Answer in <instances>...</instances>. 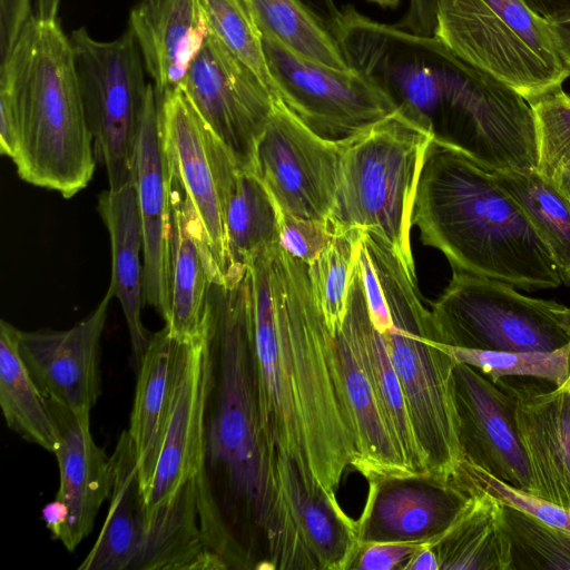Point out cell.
Returning a JSON list of instances; mask_svg holds the SVG:
<instances>
[{
	"mask_svg": "<svg viewBox=\"0 0 570 570\" xmlns=\"http://www.w3.org/2000/svg\"><path fill=\"white\" fill-rule=\"evenodd\" d=\"M165 147L194 205L225 284L228 259L222 209L206 144V124L177 88L159 99Z\"/></svg>",
	"mask_w": 570,
	"mask_h": 570,
	"instance_id": "obj_23",
	"label": "cell"
},
{
	"mask_svg": "<svg viewBox=\"0 0 570 570\" xmlns=\"http://www.w3.org/2000/svg\"><path fill=\"white\" fill-rule=\"evenodd\" d=\"M518 203L570 284V202L537 168L491 171Z\"/></svg>",
	"mask_w": 570,
	"mask_h": 570,
	"instance_id": "obj_32",
	"label": "cell"
},
{
	"mask_svg": "<svg viewBox=\"0 0 570 570\" xmlns=\"http://www.w3.org/2000/svg\"><path fill=\"white\" fill-rule=\"evenodd\" d=\"M428 543H431L433 547L434 541L358 542L348 570H400L417 549Z\"/></svg>",
	"mask_w": 570,
	"mask_h": 570,
	"instance_id": "obj_42",
	"label": "cell"
},
{
	"mask_svg": "<svg viewBox=\"0 0 570 570\" xmlns=\"http://www.w3.org/2000/svg\"><path fill=\"white\" fill-rule=\"evenodd\" d=\"M180 338L165 325L151 334L137 372L128 434L137 454L142 499L155 472L157 453L168 415L177 371Z\"/></svg>",
	"mask_w": 570,
	"mask_h": 570,
	"instance_id": "obj_28",
	"label": "cell"
},
{
	"mask_svg": "<svg viewBox=\"0 0 570 570\" xmlns=\"http://www.w3.org/2000/svg\"><path fill=\"white\" fill-rule=\"evenodd\" d=\"M212 366L204 323L199 334L180 338L170 406L149 492L144 500V520L168 504L188 481L200 473Z\"/></svg>",
	"mask_w": 570,
	"mask_h": 570,
	"instance_id": "obj_14",
	"label": "cell"
},
{
	"mask_svg": "<svg viewBox=\"0 0 570 570\" xmlns=\"http://www.w3.org/2000/svg\"><path fill=\"white\" fill-rule=\"evenodd\" d=\"M0 153L22 180L65 198L94 176V137L70 39L57 19L32 13L1 58Z\"/></svg>",
	"mask_w": 570,
	"mask_h": 570,
	"instance_id": "obj_4",
	"label": "cell"
},
{
	"mask_svg": "<svg viewBox=\"0 0 570 570\" xmlns=\"http://www.w3.org/2000/svg\"><path fill=\"white\" fill-rule=\"evenodd\" d=\"M454 390L463 459L509 485L532 493L531 472L508 393L463 363L454 366Z\"/></svg>",
	"mask_w": 570,
	"mask_h": 570,
	"instance_id": "obj_16",
	"label": "cell"
},
{
	"mask_svg": "<svg viewBox=\"0 0 570 570\" xmlns=\"http://www.w3.org/2000/svg\"><path fill=\"white\" fill-rule=\"evenodd\" d=\"M503 514L511 570H570V532L507 504Z\"/></svg>",
	"mask_w": 570,
	"mask_h": 570,
	"instance_id": "obj_36",
	"label": "cell"
},
{
	"mask_svg": "<svg viewBox=\"0 0 570 570\" xmlns=\"http://www.w3.org/2000/svg\"><path fill=\"white\" fill-rule=\"evenodd\" d=\"M134 181L144 237V295L166 322L169 315L170 168L159 99L149 83L138 135Z\"/></svg>",
	"mask_w": 570,
	"mask_h": 570,
	"instance_id": "obj_19",
	"label": "cell"
},
{
	"mask_svg": "<svg viewBox=\"0 0 570 570\" xmlns=\"http://www.w3.org/2000/svg\"><path fill=\"white\" fill-rule=\"evenodd\" d=\"M355 258L363 281L384 298L392 326L386 338L429 474L452 481L463 460L454 390L455 361L442 351L432 312L413 276L379 236L360 229ZM440 342V341H439Z\"/></svg>",
	"mask_w": 570,
	"mask_h": 570,
	"instance_id": "obj_6",
	"label": "cell"
},
{
	"mask_svg": "<svg viewBox=\"0 0 570 570\" xmlns=\"http://www.w3.org/2000/svg\"><path fill=\"white\" fill-rule=\"evenodd\" d=\"M510 396L532 494L570 510V393L546 381H495Z\"/></svg>",
	"mask_w": 570,
	"mask_h": 570,
	"instance_id": "obj_17",
	"label": "cell"
},
{
	"mask_svg": "<svg viewBox=\"0 0 570 570\" xmlns=\"http://www.w3.org/2000/svg\"><path fill=\"white\" fill-rule=\"evenodd\" d=\"M470 495L454 480L442 481L431 475L371 480L356 520L358 542L435 543L464 510Z\"/></svg>",
	"mask_w": 570,
	"mask_h": 570,
	"instance_id": "obj_18",
	"label": "cell"
},
{
	"mask_svg": "<svg viewBox=\"0 0 570 570\" xmlns=\"http://www.w3.org/2000/svg\"><path fill=\"white\" fill-rule=\"evenodd\" d=\"M98 212L109 232L111 247V279L109 287L118 298L129 332L131 365L137 374L149 345L150 334L142 324L144 237L135 181L99 195Z\"/></svg>",
	"mask_w": 570,
	"mask_h": 570,
	"instance_id": "obj_26",
	"label": "cell"
},
{
	"mask_svg": "<svg viewBox=\"0 0 570 570\" xmlns=\"http://www.w3.org/2000/svg\"><path fill=\"white\" fill-rule=\"evenodd\" d=\"M400 570H440L434 548L428 543L417 549Z\"/></svg>",
	"mask_w": 570,
	"mask_h": 570,
	"instance_id": "obj_47",
	"label": "cell"
},
{
	"mask_svg": "<svg viewBox=\"0 0 570 570\" xmlns=\"http://www.w3.org/2000/svg\"><path fill=\"white\" fill-rule=\"evenodd\" d=\"M252 366L279 530L307 498L336 494L357 456L333 333L308 265L275 245L249 266Z\"/></svg>",
	"mask_w": 570,
	"mask_h": 570,
	"instance_id": "obj_1",
	"label": "cell"
},
{
	"mask_svg": "<svg viewBox=\"0 0 570 570\" xmlns=\"http://www.w3.org/2000/svg\"><path fill=\"white\" fill-rule=\"evenodd\" d=\"M528 102L537 132V169L550 177L556 169L570 167V94L560 87Z\"/></svg>",
	"mask_w": 570,
	"mask_h": 570,
	"instance_id": "obj_39",
	"label": "cell"
},
{
	"mask_svg": "<svg viewBox=\"0 0 570 570\" xmlns=\"http://www.w3.org/2000/svg\"><path fill=\"white\" fill-rule=\"evenodd\" d=\"M209 30L271 90V79L249 0H199ZM276 99V98H275Z\"/></svg>",
	"mask_w": 570,
	"mask_h": 570,
	"instance_id": "obj_37",
	"label": "cell"
},
{
	"mask_svg": "<svg viewBox=\"0 0 570 570\" xmlns=\"http://www.w3.org/2000/svg\"><path fill=\"white\" fill-rule=\"evenodd\" d=\"M455 363L468 364L493 382L504 377H528L562 385L570 373V343L550 352H508L465 348L436 341Z\"/></svg>",
	"mask_w": 570,
	"mask_h": 570,
	"instance_id": "obj_35",
	"label": "cell"
},
{
	"mask_svg": "<svg viewBox=\"0 0 570 570\" xmlns=\"http://www.w3.org/2000/svg\"><path fill=\"white\" fill-rule=\"evenodd\" d=\"M263 37L293 53L337 70L352 69L325 23L301 0H249Z\"/></svg>",
	"mask_w": 570,
	"mask_h": 570,
	"instance_id": "obj_33",
	"label": "cell"
},
{
	"mask_svg": "<svg viewBox=\"0 0 570 570\" xmlns=\"http://www.w3.org/2000/svg\"><path fill=\"white\" fill-rule=\"evenodd\" d=\"M355 239L356 230L334 234L320 256L308 265L313 293L333 335L345 317Z\"/></svg>",
	"mask_w": 570,
	"mask_h": 570,
	"instance_id": "obj_38",
	"label": "cell"
},
{
	"mask_svg": "<svg viewBox=\"0 0 570 570\" xmlns=\"http://www.w3.org/2000/svg\"><path fill=\"white\" fill-rule=\"evenodd\" d=\"M440 0H410L409 9L396 26L421 37H433Z\"/></svg>",
	"mask_w": 570,
	"mask_h": 570,
	"instance_id": "obj_44",
	"label": "cell"
},
{
	"mask_svg": "<svg viewBox=\"0 0 570 570\" xmlns=\"http://www.w3.org/2000/svg\"><path fill=\"white\" fill-rule=\"evenodd\" d=\"M19 331L0 322V405L9 429L53 453L58 426L45 394L19 351Z\"/></svg>",
	"mask_w": 570,
	"mask_h": 570,
	"instance_id": "obj_31",
	"label": "cell"
},
{
	"mask_svg": "<svg viewBox=\"0 0 570 570\" xmlns=\"http://www.w3.org/2000/svg\"><path fill=\"white\" fill-rule=\"evenodd\" d=\"M32 13L30 0H0L1 57L10 50Z\"/></svg>",
	"mask_w": 570,
	"mask_h": 570,
	"instance_id": "obj_43",
	"label": "cell"
},
{
	"mask_svg": "<svg viewBox=\"0 0 570 570\" xmlns=\"http://www.w3.org/2000/svg\"><path fill=\"white\" fill-rule=\"evenodd\" d=\"M180 88L236 165L254 173L256 146L277 102L271 90L210 30Z\"/></svg>",
	"mask_w": 570,
	"mask_h": 570,
	"instance_id": "obj_12",
	"label": "cell"
},
{
	"mask_svg": "<svg viewBox=\"0 0 570 570\" xmlns=\"http://www.w3.org/2000/svg\"><path fill=\"white\" fill-rule=\"evenodd\" d=\"M558 387H560V389L567 391L568 393H570V373H569V376L566 380V382L562 385L558 386Z\"/></svg>",
	"mask_w": 570,
	"mask_h": 570,
	"instance_id": "obj_52",
	"label": "cell"
},
{
	"mask_svg": "<svg viewBox=\"0 0 570 570\" xmlns=\"http://www.w3.org/2000/svg\"><path fill=\"white\" fill-rule=\"evenodd\" d=\"M128 29L158 99L180 87L209 33L199 0H139L129 13Z\"/></svg>",
	"mask_w": 570,
	"mask_h": 570,
	"instance_id": "obj_24",
	"label": "cell"
},
{
	"mask_svg": "<svg viewBox=\"0 0 570 570\" xmlns=\"http://www.w3.org/2000/svg\"><path fill=\"white\" fill-rule=\"evenodd\" d=\"M461 487L470 492L469 502L433 544L440 570H511L504 504L483 490Z\"/></svg>",
	"mask_w": 570,
	"mask_h": 570,
	"instance_id": "obj_30",
	"label": "cell"
},
{
	"mask_svg": "<svg viewBox=\"0 0 570 570\" xmlns=\"http://www.w3.org/2000/svg\"><path fill=\"white\" fill-rule=\"evenodd\" d=\"M554 185L570 202V167H560L556 169L550 177Z\"/></svg>",
	"mask_w": 570,
	"mask_h": 570,
	"instance_id": "obj_50",
	"label": "cell"
},
{
	"mask_svg": "<svg viewBox=\"0 0 570 570\" xmlns=\"http://www.w3.org/2000/svg\"><path fill=\"white\" fill-rule=\"evenodd\" d=\"M42 519L50 530L52 538L58 540L68 517V509L61 501L55 499L42 509Z\"/></svg>",
	"mask_w": 570,
	"mask_h": 570,
	"instance_id": "obj_46",
	"label": "cell"
},
{
	"mask_svg": "<svg viewBox=\"0 0 570 570\" xmlns=\"http://www.w3.org/2000/svg\"><path fill=\"white\" fill-rule=\"evenodd\" d=\"M114 292L67 330L19 331V351L45 396L72 411H91L101 394L100 341Z\"/></svg>",
	"mask_w": 570,
	"mask_h": 570,
	"instance_id": "obj_15",
	"label": "cell"
},
{
	"mask_svg": "<svg viewBox=\"0 0 570 570\" xmlns=\"http://www.w3.org/2000/svg\"><path fill=\"white\" fill-rule=\"evenodd\" d=\"M333 236L328 222L297 219L278 213V245L307 265L314 263Z\"/></svg>",
	"mask_w": 570,
	"mask_h": 570,
	"instance_id": "obj_41",
	"label": "cell"
},
{
	"mask_svg": "<svg viewBox=\"0 0 570 570\" xmlns=\"http://www.w3.org/2000/svg\"><path fill=\"white\" fill-rule=\"evenodd\" d=\"M69 39L95 155L105 165L108 189L118 190L134 181L149 87L142 56L129 29L114 40L100 41L80 27Z\"/></svg>",
	"mask_w": 570,
	"mask_h": 570,
	"instance_id": "obj_10",
	"label": "cell"
},
{
	"mask_svg": "<svg viewBox=\"0 0 570 570\" xmlns=\"http://www.w3.org/2000/svg\"><path fill=\"white\" fill-rule=\"evenodd\" d=\"M556 48L570 69V14L548 19Z\"/></svg>",
	"mask_w": 570,
	"mask_h": 570,
	"instance_id": "obj_45",
	"label": "cell"
},
{
	"mask_svg": "<svg viewBox=\"0 0 570 570\" xmlns=\"http://www.w3.org/2000/svg\"><path fill=\"white\" fill-rule=\"evenodd\" d=\"M345 317L352 323L360 338L384 415L407 466L415 475H430L386 338L371 322L356 258L348 283Z\"/></svg>",
	"mask_w": 570,
	"mask_h": 570,
	"instance_id": "obj_29",
	"label": "cell"
},
{
	"mask_svg": "<svg viewBox=\"0 0 570 570\" xmlns=\"http://www.w3.org/2000/svg\"><path fill=\"white\" fill-rule=\"evenodd\" d=\"M48 402L58 426V442L53 451L59 468L56 499L68 509L58 540L73 551L91 533L96 515L109 498L110 456L94 441L90 411H72Z\"/></svg>",
	"mask_w": 570,
	"mask_h": 570,
	"instance_id": "obj_22",
	"label": "cell"
},
{
	"mask_svg": "<svg viewBox=\"0 0 570 570\" xmlns=\"http://www.w3.org/2000/svg\"><path fill=\"white\" fill-rule=\"evenodd\" d=\"M433 136L400 108L342 142L334 234L368 230L416 277L411 227L416 189Z\"/></svg>",
	"mask_w": 570,
	"mask_h": 570,
	"instance_id": "obj_7",
	"label": "cell"
},
{
	"mask_svg": "<svg viewBox=\"0 0 570 570\" xmlns=\"http://www.w3.org/2000/svg\"><path fill=\"white\" fill-rule=\"evenodd\" d=\"M368 2L375 3L381 8H396L401 3L402 0H367Z\"/></svg>",
	"mask_w": 570,
	"mask_h": 570,
	"instance_id": "obj_51",
	"label": "cell"
},
{
	"mask_svg": "<svg viewBox=\"0 0 570 570\" xmlns=\"http://www.w3.org/2000/svg\"><path fill=\"white\" fill-rule=\"evenodd\" d=\"M341 153V140L318 136L277 101L256 146L254 174L279 214L328 222Z\"/></svg>",
	"mask_w": 570,
	"mask_h": 570,
	"instance_id": "obj_13",
	"label": "cell"
},
{
	"mask_svg": "<svg viewBox=\"0 0 570 570\" xmlns=\"http://www.w3.org/2000/svg\"><path fill=\"white\" fill-rule=\"evenodd\" d=\"M527 6L546 19L570 14V0H523Z\"/></svg>",
	"mask_w": 570,
	"mask_h": 570,
	"instance_id": "obj_48",
	"label": "cell"
},
{
	"mask_svg": "<svg viewBox=\"0 0 570 570\" xmlns=\"http://www.w3.org/2000/svg\"><path fill=\"white\" fill-rule=\"evenodd\" d=\"M205 326L212 353L200 495L224 531L230 569L276 570L279 528L252 366L249 272L212 283Z\"/></svg>",
	"mask_w": 570,
	"mask_h": 570,
	"instance_id": "obj_2",
	"label": "cell"
},
{
	"mask_svg": "<svg viewBox=\"0 0 570 570\" xmlns=\"http://www.w3.org/2000/svg\"><path fill=\"white\" fill-rule=\"evenodd\" d=\"M453 480L465 487L483 490L502 503L527 512L542 522L570 532V510L513 488L480 466L463 459Z\"/></svg>",
	"mask_w": 570,
	"mask_h": 570,
	"instance_id": "obj_40",
	"label": "cell"
},
{
	"mask_svg": "<svg viewBox=\"0 0 570 570\" xmlns=\"http://www.w3.org/2000/svg\"><path fill=\"white\" fill-rule=\"evenodd\" d=\"M206 144L226 237L228 271L224 285H235L258 254L278 245V210L261 179L236 165L207 125Z\"/></svg>",
	"mask_w": 570,
	"mask_h": 570,
	"instance_id": "obj_21",
	"label": "cell"
},
{
	"mask_svg": "<svg viewBox=\"0 0 570 570\" xmlns=\"http://www.w3.org/2000/svg\"><path fill=\"white\" fill-rule=\"evenodd\" d=\"M434 36L527 101L562 87L570 77L548 19L523 0H440Z\"/></svg>",
	"mask_w": 570,
	"mask_h": 570,
	"instance_id": "obj_8",
	"label": "cell"
},
{
	"mask_svg": "<svg viewBox=\"0 0 570 570\" xmlns=\"http://www.w3.org/2000/svg\"><path fill=\"white\" fill-rule=\"evenodd\" d=\"M109 510L102 529L80 570L135 569L144 541V499L138 462L128 431L118 438L110 456Z\"/></svg>",
	"mask_w": 570,
	"mask_h": 570,
	"instance_id": "obj_27",
	"label": "cell"
},
{
	"mask_svg": "<svg viewBox=\"0 0 570 570\" xmlns=\"http://www.w3.org/2000/svg\"><path fill=\"white\" fill-rule=\"evenodd\" d=\"M351 62L434 141L490 171L537 168L529 102L461 60L436 36L374 22L356 41Z\"/></svg>",
	"mask_w": 570,
	"mask_h": 570,
	"instance_id": "obj_3",
	"label": "cell"
},
{
	"mask_svg": "<svg viewBox=\"0 0 570 570\" xmlns=\"http://www.w3.org/2000/svg\"><path fill=\"white\" fill-rule=\"evenodd\" d=\"M334 337L357 442L352 468L367 482L415 475L390 429L360 338L346 317Z\"/></svg>",
	"mask_w": 570,
	"mask_h": 570,
	"instance_id": "obj_25",
	"label": "cell"
},
{
	"mask_svg": "<svg viewBox=\"0 0 570 570\" xmlns=\"http://www.w3.org/2000/svg\"><path fill=\"white\" fill-rule=\"evenodd\" d=\"M167 156L170 168L169 315L165 325L176 337L189 338L203 331L212 283L224 282L194 205Z\"/></svg>",
	"mask_w": 570,
	"mask_h": 570,
	"instance_id": "obj_20",
	"label": "cell"
},
{
	"mask_svg": "<svg viewBox=\"0 0 570 570\" xmlns=\"http://www.w3.org/2000/svg\"><path fill=\"white\" fill-rule=\"evenodd\" d=\"M304 2L325 26L330 29L336 22L341 9H338L334 0H301Z\"/></svg>",
	"mask_w": 570,
	"mask_h": 570,
	"instance_id": "obj_49",
	"label": "cell"
},
{
	"mask_svg": "<svg viewBox=\"0 0 570 570\" xmlns=\"http://www.w3.org/2000/svg\"><path fill=\"white\" fill-rule=\"evenodd\" d=\"M412 225L453 269L524 289L564 284L527 215L492 173L434 140L421 170Z\"/></svg>",
	"mask_w": 570,
	"mask_h": 570,
	"instance_id": "obj_5",
	"label": "cell"
},
{
	"mask_svg": "<svg viewBox=\"0 0 570 570\" xmlns=\"http://www.w3.org/2000/svg\"><path fill=\"white\" fill-rule=\"evenodd\" d=\"M431 312L439 341L449 345L550 352L570 343V307L462 271L453 269Z\"/></svg>",
	"mask_w": 570,
	"mask_h": 570,
	"instance_id": "obj_9",
	"label": "cell"
},
{
	"mask_svg": "<svg viewBox=\"0 0 570 570\" xmlns=\"http://www.w3.org/2000/svg\"><path fill=\"white\" fill-rule=\"evenodd\" d=\"M302 529L317 570H348L358 546L357 524L341 508L336 494L307 499Z\"/></svg>",
	"mask_w": 570,
	"mask_h": 570,
	"instance_id": "obj_34",
	"label": "cell"
},
{
	"mask_svg": "<svg viewBox=\"0 0 570 570\" xmlns=\"http://www.w3.org/2000/svg\"><path fill=\"white\" fill-rule=\"evenodd\" d=\"M274 94L318 136L344 140L399 108L374 81L354 69L337 70L306 60L262 36Z\"/></svg>",
	"mask_w": 570,
	"mask_h": 570,
	"instance_id": "obj_11",
	"label": "cell"
}]
</instances>
